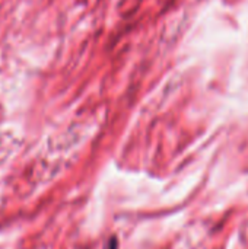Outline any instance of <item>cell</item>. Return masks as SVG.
<instances>
[{"instance_id": "cell-1", "label": "cell", "mask_w": 248, "mask_h": 249, "mask_svg": "<svg viewBox=\"0 0 248 249\" xmlns=\"http://www.w3.org/2000/svg\"><path fill=\"white\" fill-rule=\"evenodd\" d=\"M108 249H118V244L115 239H111L110 244H108Z\"/></svg>"}]
</instances>
